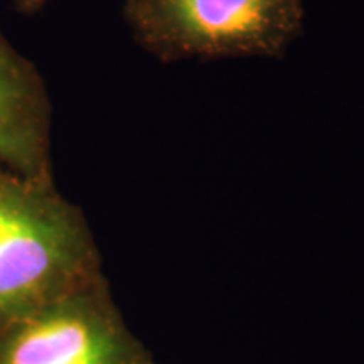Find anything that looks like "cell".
<instances>
[{
	"label": "cell",
	"mask_w": 364,
	"mask_h": 364,
	"mask_svg": "<svg viewBox=\"0 0 364 364\" xmlns=\"http://www.w3.org/2000/svg\"><path fill=\"white\" fill-rule=\"evenodd\" d=\"M0 364H150L103 277L0 332Z\"/></svg>",
	"instance_id": "3957f363"
},
{
	"label": "cell",
	"mask_w": 364,
	"mask_h": 364,
	"mask_svg": "<svg viewBox=\"0 0 364 364\" xmlns=\"http://www.w3.org/2000/svg\"><path fill=\"white\" fill-rule=\"evenodd\" d=\"M97 245L53 177L0 164V332L100 279Z\"/></svg>",
	"instance_id": "6da1fadb"
},
{
	"label": "cell",
	"mask_w": 364,
	"mask_h": 364,
	"mask_svg": "<svg viewBox=\"0 0 364 364\" xmlns=\"http://www.w3.org/2000/svg\"><path fill=\"white\" fill-rule=\"evenodd\" d=\"M132 39L157 61L284 58L304 34V0H124Z\"/></svg>",
	"instance_id": "7a4b0ae2"
},
{
	"label": "cell",
	"mask_w": 364,
	"mask_h": 364,
	"mask_svg": "<svg viewBox=\"0 0 364 364\" xmlns=\"http://www.w3.org/2000/svg\"><path fill=\"white\" fill-rule=\"evenodd\" d=\"M14 9L22 16H36V14L43 12L44 7L48 6L51 0H11Z\"/></svg>",
	"instance_id": "5b68a950"
},
{
	"label": "cell",
	"mask_w": 364,
	"mask_h": 364,
	"mask_svg": "<svg viewBox=\"0 0 364 364\" xmlns=\"http://www.w3.org/2000/svg\"><path fill=\"white\" fill-rule=\"evenodd\" d=\"M51 115L38 68L0 31V164L27 177H53Z\"/></svg>",
	"instance_id": "277c9868"
}]
</instances>
